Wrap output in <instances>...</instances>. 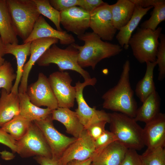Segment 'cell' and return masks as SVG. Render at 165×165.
<instances>
[{"mask_svg": "<svg viewBox=\"0 0 165 165\" xmlns=\"http://www.w3.org/2000/svg\"><path fill=\"white\" fill-rule=\"evenodd\" d=\"M130 63L127 60L123 65L117 84L102 95V106L104 108L134 118L138 106L130 84Z\"/></svg>", "mask_w": 165, "mask_h": 165, "instance_id": "obj_1", "label": "cell"}, {"mask_svg": "<svg viewBox=\"0 0 165 165\" xmlns=\"http://www.w3.org/2000/svg\"><path fill=\"white\" fill-rule=\"evenodd\" d=\"M77 37L84 42L83 46L74 43L79 51L78 64L83 68L90 67L94 69L101 61L117 55L123 50L119 44L105 42L93 32H85Z\"/></svg>", "mask_w": 165, "mask_h": 165, "instance_id": "obj_2", "label": "cell"}, {"mask_svg": "<svg viewBox=\"0 0 165 165\" xmlns=\"http://www.w3.org/2000/svg\"><path fill=\"white\" fill-rule=\"evenodd\" d=\"M109 115L110 131L119 141L128 149L137 151L144 148L143 128L134 118L116 112Z\"/></svg>", "mask_w": 165, "mask_h": 165, "instance_id": "obj_3", "label": "cell"}, {"mask_svg": "<svg viewBox=\"0 0 165 165\" xmlns=\"http://www.w3.org/2000/svg\"><path fill=\"white\" fill-rule=\"evenodd\" d=\"M15 31L23 42L40 15L33 0H6Z\"/></svg>", "mask_w": 165, "mask_h": 165, "instance_id": "obj_4", "label": "cell"}, {"mask_svg": "<svg viewBox=\"0 0 165 165\" xmlns=\"http://www.w3.org/2000/svg\"><path fill=\"white\" fill-rule=\"evenodd\" d=\"M74 43L62 49L56 44L47 49L36 62L40 66H48L51 64H56L59 71L70 70L79 73L84 80L91 78L89 72L82 68L78 63L79 51Z\"/></svg>", "mask_w": 165, "mask_h": 165, "instance_id": "obj_5", "label": "cell"}, {"mask_svg": "<svg viewBox=\"0 0 165 165\" xmlns=\"http://www.w3.org/2000/svg\"><path fill=\"white\" fill-rule=\"evenodd\" d=\"M162 29L160 27L155 31L138 28L132 35L129 41V46L131 47L134 56L139 63L156 61L159 38Z\"/></svg>", "mask_w": 165, "mask_h": 165, "instance_id": "obj_6", "label": "cell"}, {"mask_svg": "<svg viewBox=\"0 0 165 165\" xmlns=\"http://www.w3.org/2000/svg\"><path fill=\"white\" fill-rule=\"evenodd\" d=\"M17 153L22 158L41 156L52 158L50 148L42 132L33 122L26 134L16 141Z\"/></svg>", "mask_w": 165, "mask_h": 165, "instance_id": "obj_7", "label": "cell"}, {"mask_svg": "<svg viewBox=\"0 0 165 165\" xmlns=\"http://www.w3.org/2000/svg\"><path fill=\"white\" fill-rule=\"evenodd\" d=\"M97 82L96 78H91L84 80L83 82L78 81L76 83L75 86L76 90L75 99L78 105V108L75 112L85 129L92 124L99 121H104L108 123L110 122L109 113L102 110H97L95 107H90L84 98V88L88 85L94 86Z\"/></svg>", "mask_w": 165, "mask_h": 165, "instance_id": "obj_8", "label": "cell"}, {"mask_svg": "<svg viewBox=\"0 0 165 165\" xmlns=\"http://www.w3.org/2000/svg\"><path fill=\"white\" fill-rule=\"evenodd\" d=\"M51 114L46 118L33 122L41 130L51 150L52 158L58 161L67 148L77 138L69 137L54 127Z\"/></svg>", "mask_w": 165, "mask_h": 165, "instance_id": "obj_9", "label": "cell"}, {"mask_svg": "<svg viewBox=\"0 0 165 165\" xmlns=\"http://www.w3.org/2000/svg\"><path fill=\"white\" fill-rule=\"evenodd\" d=\"M48 78L58 108L73 107L76 90L75 86L71 85L72 79L69 73L67 72L56 71L50 74Z\"/></svg>", "mask_w": 165, "mask_h": 165, "instance_id": "obj_10", "label": "cell"}, {"mask_svg": "<svg viewBox=\"0 0 165 165\" xmlns=\"http://www.w3.org/2000/svg\"><path fill=\"white\" fill-rule=\"evenodd\" d=\"M26 93L31 102L38 107L46 106L52 110L58 108L48 78L42 72L36 81L28 86Z\"/></svg>", "mask_w": 165, "mask_h": 165, "instance_id": "obj_11", "label": "cell"}, {"mask_svg": "<svg viewBox=\"0 0 165 165\" xmlns=\"http://www.w3.org/2000/svg\"><path fill=\"white\" fill-rule=\"evenodd\" d=\"M89 28L103 40L113 39L117 30L113 24L109 5L105 2L90 13Z\"/></svg>", "mask_w": 165, "mask_h": 165, "instance_id": "obj_12", "label": "cell"}, {"mask_svg": "<svg viewBox=\"0 0 165 165\" xmlns=\"http://www.w3.org/2000/svg\"><path fill=\"white\" fill-rule=\"evenodd\" d=\"M95 151L94 141L84 129L77 139L65 150L58 161L65 165L72 160L82 161L92 158Z\"/></svg>", "mask_w": 165, "mask_h": 165, "instance_id": "obj_13", "label": "cell"}, {"mask_svg": "<svg viewBox=\"0 0 165 165\" xmlns=\"http://www.w3.org/2000/svg\"><path fill=\"white\" fill-rule=\"evenodd\" d=\"M60 13V24L67 32L79 36L89 28L90 13L81 7H73Z\"/></svg>", "mask_w": 165, "mask_h": 165, "instance_id": "obj_14", "label": "cell"}, {"mask_svg": "<svg viewBox=\"0 0 165 165\" xmlns=\"http://www.w3.org/2000/svg\"><path fill=\"white\" fill-rule=\"evenodd\" d=\"M59 41L57 38H44L36 39L31 42L30 57L23 67L22 75L18 89L19 93H26L28 76L32 67L47 49L53 44L58 43Z\"/></svg>", "mask_w": 165, "mask_h": 165, "instance_id": "obj_15", "label": "cell"}, {"mask_svg": "<svg viewBox=\"0 0 165 165\" xmlns=\"http://www.w3.org/2000/svg\"><path fill=\"white\" fill-rule=\"evenodd\" d=\"M144 144L148 149L165 146V114L160 112L154 118L145 123L143 128Z\"/></svg>", "mask_w": 165, "mask_h": 165, "instance_id": "obj_16", "label": "cell"}, {"mask_svg": "<svg viewBox=\"0 0 165 165\" xmlns=\"http://www.w3.org/2000/svg\"><path fill=\"white\" fill-rule=\"evenodd\" d=\"M53 38L58 39L61 44L69 45L75 43V40L71 34L66 31H59L52 28L44 18L40 15L36 21L31 34L23 44L38 39Z\"/></svg>", "mask_w": 165, "mask_h": 165, "instance_id": "obj_17", "label": "cell"}, {"mask_svg": "<svg viewBox=\"0 0 165 165\" xmlns=\"http://www.w3.org/2000/svg\"><path fill=\"white\" fill-rule=\"evenodd\" d=\"M128 149L118 141H115L96 151L91 163L94 165H119Z\"/></svg>", "mask_w": 165, "mask_h": 165, "instance_id": "obj_18", "label": "cell"}, {"mask_svg": "<svg viewBox=\"0 0 165 165\" xmlns=\"http://www.w3.org/2000/svg\"><path fill=\"white\" fill-rule=\"evenodd\" d=\"M53 120L58 121L65 126L66 132L73 137L78 138L85 129L75 111L67 108H58L52 110Z\"/></svg>", "mask_w": 165, "mask_h": 165, "instance_id": "obj_19", "label": "cell"}, {"mask_svg": "<svg viewBox=\"0 0 165 165\" xmlns=\"http://www.w3.org/2000/svg\"><path fill=\"white\" fill-rule=\"evenodd\" d=\"M20 114L18 93L2 89L0 96V127Z\"/></svg>", "mask_w": 165, "mask_h": 165, "instance_id": "obj_20", "label": "cell"}, {"mask_svg": "<svg viewBox=\"0 0 165 165\" xmlns=\"http://www.w3.org/2000/svg\"><path fill=\"white\" fill-rule=\"evenodd\" d=\"M31 42L22 44H8L5 45V54H10L16 57L17 64L16 77L11 92L18 93V89L22 77L23 69L27 57L30 55Z\"/></svg>", "mask_w": 165, "mask_h": 165, "instance_id": "obj_21", "label": "cell"}, {"mask_svg": "<svg viewBox=\"0 0 165 165\" xmlns=\"http://www.w3.org/2000/svg\"><path fill=\"white\" fill-rule=\"evenodd\" d=\"M133 14L128 22L119 30L116 38L122 48L127 50L128 42L132 34L138 25L143 17L153 6L143 8L139 5L135 4Z\"/></svg>", "mask_w": 165, "mask_h": 165, "instance_id": "obj_22", "label": "cell"}, {"mask_svg": "<svg viewBox=\"0 0 165 165\" xmlns=\"http://www.w3.org/2000/svg\"><path fill=\"white\" fill-rule=\"evenodd\" d=\"M0 36L5 45L18 44L6 0H0Z\"/></svg>", "mask_w": 165, "mask_h": 165, "instance_id": "obj_23", "label": "cell"}, {"mask_svg": "<svg viewBox=\"0 0 165 165\" xmlns=\"http://www.w3.org/2000/svg\"><path fill=\"white\" fill-rule=\"evenodd\" d=\"M113 25L119 30L130 20L133 14L135 5L131 0H118L110 5Z\"/></svg>", "mask_w": 165, "mask_h": 165, "instance_id": "obj_24", "label": "cell"}, {"mask_svg": "<svg viewBox=\"0 0 165 165\" xmlns=\"http://www.w3.org/2000/svg\"><path fill=\"white\" fill-rule=\"evenodd\" d=\"M161 99L156 91L151 94L138 108L135 117L136 122L145 123L154 118L160 112Z\"/></svg>", "mask_w": 165, "mask_h": 165, "instance_id": "obj_25", "label": "cell"}, {"mask_svg": "<svg viewBox=\"0 0 165 165\" xmlns=\"http://www.w3.org/2000/svg\"><path fill=\"white\" fill-rule=\"evenodd\" d=\"M20 115L32 122L43 119L51 114L52 110L47 108L38 107L30 101L26 93H19Z\"/></svg>", "mask_w": 165, "mask_h": 165, "instance_id": "obj_26", "label": "cell"}, {"mask_svg": "<svg viewBox=\"0 0 165 165\" xmlns=\"http://www.w3.org/2000/svg\"><path fill=\"white\" fill-rule=\"evenodd\" d=\"M145 74L136 84L135 93L142 102L151 94L156 91L154 81V71L157 65L156 61L147 62Z\"/></svg>", "mask_w": 165, "mask_h": 165, "instance_id": "obj_27", "label": "cell"}, {"mask_svg": "<svg viewBox=\"0 0 165 165\" xmlns=\"http://www.w3.org/2000/svg\"><path fill=\"white\" fill-rule=\"evenodd\" d=\"M32 122L19 115L1 128L15 140L18 141L26 134Z\"/></svg>", "mask_w": 165, "mask_h": 165, "instance_id": "obj_28", "label": "cell"}, {"mask_svg": "<svg viewBox=\"0 0 165 165\" xmlns=\"http://www.w3.org/2000/svg\"><path fill=\"white\" fill-rule=\"evenodd\" d=\"M37 10L42 14L50 20L55 25L57 30L61 31V13L50 5L49 0H33Z\"/></svg>", "mask_w": 165, "mask_h": 165, "instance_id": "obj_29", "label": "cell"}, {"mask_svg": "<svg viewBox=\"0 0 165 165\" xmlns=\"http://www.w3.org/2000/svg\"><path fill=\"white\" fill-rule=\"evenodd\" d=\"M153 7L151 17L141 24V28L155 31L158 25L165 20V1Z\"/></svg>", "mask_w": 165, "mask_h": 165, "instance_id": "obj_30", "label": "cell"}, {"mask_svg": "<svg viewBox=\"0 0 165 165\" xmlns=\"http://www.w3.org/2000/svg\"><path fill=\"white\" fill-rule=\"evenodd\" d=\"M16 77L11 64L5 61L0 67V88L4 89L7 93H10L13 86V82Z\"/></svg>", "mask_w": 165, "mask_h": 165, "instance_id": "obj_31", "label": "cell"}, {"mask_svg": "<svg viewBox=\"0 0 165 165\" xmlns=\"http://www.w3.org/2000/svg\"><path fill=\"white\" fill-rule=\"evenodd\" d=\"M141 156L142 165H165L164 148L147 149Z\"/></svg>", "mask_w": 165, "mask_h": 165, "instance_id": "obj_32", "label": "cell"}, {"mask_svg": "<svg viewBox=\"0 0 165 165\" xmlns=\"http://www.w3.org/2000/svg\"><path fill=\"white\" fill-rule=\"evenodd\" d=\"M160 42L156 54V61L158 66V80L161 81L165 77V35L161 33Z\"/></svg>", "mask_w": 165, "mask_h": 165, "instance_id": "obj_33", "label": "cell"}, {"mask_svg": "<svg viewBox=\"0 0 165 165\" xmlns=\"http://www.w3.org/2000/svg\"><path fill=\"white\" fill-rule=\"evenodd\" d=\"M118 141L115 135L111 131L105 130V131L94 141L95 151Z\"/></svg>", "mask_w": 165, "mask_h": 165, "instance_id": "obj_34", "label": "cell"}, {"mask_svg": "<svg viewBox=\"0 0 165 165\" xmlns=\"http://www.w3.org/2000/svg\"><path fill=\"white\" fill-rule=\"evenodd\" d=\"M119 165H142L141 155L138 154L137 150L128 149Z\"/></svg>", "mask_w": 165, "mask_h": 165, "instance_id": "obj_35", "label": "cell"}, {"mask_svg": "<svg viewBox=\"0 0 165 165\" xmlns=\"http://www.w3.org/2000/svg\"><path fill=\"white\" fill-rule=\"evenodd\" d=\"M106 121H100L94 123L86 129L89 134L94 141L105 130Z\"/></svg>", "mask_w": 165, "mask_h": 165, "instance_id": "obj_36", "label": "cell"}, {"mask_svg": "<svg viewBox=\"0 0 165 165\" xmlns=\"http://www.w3.org/2000/svg\"><path fill=\"white\" fill-rule=\"evenodd\" d=\"M51 6L61 12L69 8L78 6L79 0H49Z\"/></svg>", "mask_w": 165, "mask_h": 165, "instance_id": "obj_37", "label": "cell"}, {"mask_svg": "<svg viewBox=\"0 0 165 165\" xmlns=\"http://www.w3.org/2000/svg\"><path fill=\"white\" fill-rule=\"evenodd\" d=\"M0 143L9 147L13 153H17L16 141L0 127Z\"/></svg>", "mask_w": 165, "mask_h": 165, "instance_id": "obj_38", "label": "cell"}, {"mask_svg": "<svg viewBox=\"0 0 165 165\" xmlns=\"http://www.w3.org/2000/svg\"><path fill=\"white\" fill-rule=\"evenodd\" d=\"M105 2L101 0H79L78 6L90 13Z\"/></svg>", "mask_w": 165, "mask_h": 165, "instance_id": "obj_39", "label": "cell"}, {"mask_svg": "<svg viewBox=\"0 0 165 165\" xmlns=\"http://www.w3.org/2000/svg\"><path fill=\"white\" fill-rule=\"evenodd\" d=\"M135 4L140 6L143 8L155 5L163 2L164 0H131Z\"/></svg>", "mask_w": 165, "mask_h": 165, "instance_id": "obj_40", "label": "cell"}, {"mask_svg": "<svg viewBox=\"0 0 165 165\" xmlns=\"http://www.w3.org/2000/svg\"><path fill=\"white\" fill-rule=\"evenodd\" d=\"M34 158L40 165H59L58 161L52 158L41 156H35Z\"/></svg>", "mask_w": 165, "mask_h": 165, "instance_id": "obj_41", "label": "cell"}, {"mask_svg": "<svg viewBox=\"0 0 165 165\" xmlns=\"http://www.w3.org/2000/svg\"><path fill=\"white\" fill-rule=\"evenodd\" d=\"M92 161V158H90L82 161L72 160L68 163L65 165H89Z\"/></svg>", "mask_w": 165, "mask_h": 165, "instance_id": "obj_42", "label": "cell"}, {"mask_svg": "<svg viewBox=\"0 0 165 165\" xmlns=\"http://www.w3.org/2000/svg\"><path fill=\"white\" fill-rule=\"evenodd\" d=\"M5 45L3 43L0 36V57H2L5 55Z\"/></svg>", "mask_w": 165, "mask_h": 165, "instance_id": "obj_43", "label": "cell"}, {"mask_svg": "<svg viewBox=\"0 0 165 165\" xmlns=\"http://www.w3.org/2000/svg\"><path fill=\"white\" fill-rule=\"evenodd\" d=\"M5 61L4 58L2 57H0V67L3 64Z\"/></svg>", "mask_w": 165, "mask_h": 165, "instance_id": "obj_44", "label": "cell"}, {"mask_svg": "<svg viewBox=\"0 0 165 165\" xmlns=\"http://www.w3.org/2000/svg\"><path fill=\"white\" fill-rule=\"evenodd\" d=\"M89 165H94L92 163H91Z\"/></svg>", "mask_w": 165, "mask_h": 165, "instance_id": "obj_45", "label": "cell"}, {"mask_svg": "<svg viewBox=\"0 0 165 165\" xmlns=\"http://www.w3.org/2000/svg\"><path fill=\"white\" fill-rule=\"evenodd\" d=\"M1 153H2V152H0V154H1Z\"/></svg>", "mask_w": 165, "mask_h": 165, "instance_id": "obj_46", "label": "cell"}, {"mask_svg": "<svg viewBox=\"0 0 165 165\" xmlns=\"http://www.w3.org/2000/svg\"><path fill=\"white\" fill-rule=\"evenodd\" d=\"M1 92L0 91V96Z\"/></svg>", "mask_w": 165, "mask_h": 165, "instance_id": "obj_47", "label": "cell"}, {"mask_svg": "<svg viewBox=\"0 0 165 165\" xmlns=\"http://www.w3.org/2000/svg\"><path fill=\"white\" fill-rule=\"evenodd\" d=\"M0 165H2L1 164H0Z\"/></svg>", "mask_w": 165, "mask_h": 165, "instance_id": "obj_48", "label": "cell"}]
</instances>
